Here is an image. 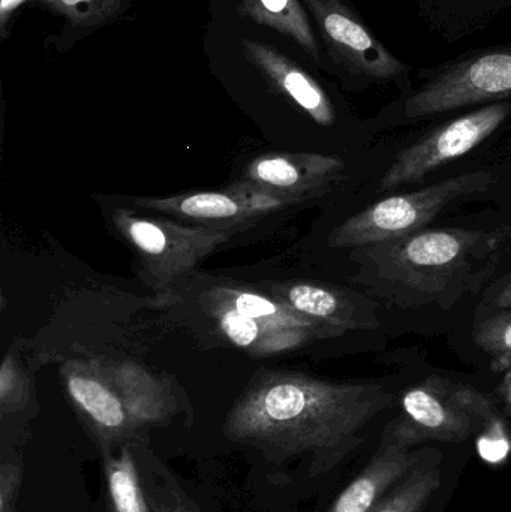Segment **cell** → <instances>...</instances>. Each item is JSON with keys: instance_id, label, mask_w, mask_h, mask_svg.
I'll use <instances>...</instances> for the list:
<instances>
[{"instance_id": "obj_1", "label": "cell", "mask_w": 511, "mask_h": 512, "mask_svg": "<svg viewBox=\"0 0 511 512\" xmlns=\"http://www.w3.org/2000/svg\"><path fill=\"white\" fill-rule=\"evenodd\" d=\"M395 396L369 382H332L260 370L225 418L228 441L255 454L276 486L323 477L363 442Z\"/></svg>"}, {"instance_id": "obj_2", "label": "cell", "mask_w": 511, "mask_h": 512, "mask_svg": "<svg viewBox=\"0 0 511 512\" xmlns=\"http://www.w3.org/2000/svg\"><path fill=\"white\" fill-rule=\"evenodd\" d=\"M492 174L486 171L461 174L429 188L386 198L366 207L333 230L332 248H363L392 242L416 234L432 222L444 207L465 195L485 191Z\"/></svg>"}, {"instance_id": "obj_3", "label": "cell", "mask_w": 511, "mask_h": 512, "mask_svg": "<svg viewBox=\"0 0 511 512\" xmlns=\"http://www.w3.org/2000/svg\"><path fill=\"white\" fill-rule=\"evenodd\" d=\"M498 236L483 231L437 230L411 234L377 245L378 265L390 279L432 291L462 270L468 259L495 245Z\"/></svg>"}, {"instance_id": "obj_4", "label": "cell", "mask_w": 511, "mask_h": 512, "mask_svg": "<svg viewBox=\"0 0 511 512\" xmlns=\"http://www.w3.org/2000/svg\"><path fill=\"white\" fill-rule=\"evenodd\" d=\"M114 224L138 252L156 288H168L228 240L230 230L189 228L117 212Z\"/></svg>"}, {"instance_id": "obj_5", "label": "cell", "mask_w": 511, "mask_h": 512, "mask_svg": "<svg viewBox=\"0 0 511 512\" xmlns=\"http://www.w3.org/2000/svg\"><path fill=\"white\" fill-rule=\"evenodd\" d=\"M510 113L509 102H497L440 126L396 156L381 179L378 191L393 192L401 186L420 182L435 168L462 158L488 140Z\"/></svg>"}, {"instance_id": "obj_6", "label": "cell", "mask_w": 511, "mask_h": 512, "mask_svg": "<svg viewBox=\"0 0 511 512\" xmlns=\"http://www.w3.org/2000/svg\"><path fill=\"white\" fill-rule=\"evenodd\" d=\"M506 98H511V48L453 66L408 99L405 116L417 119Z\"/></svg>"}, {"instance_id": "obj_7", "label": "cell", "mask_w": 511, "mask_h": 512, "mask_svg": "<svg viewBox=\"0 0 511 512\" xmlns=\"http://www.w3.org/2000/svg\"><path fill=\"white\" fill-rule=\"evenodd\" d=\"M62 376L69 399L92 432L101 453L117 451L144 435L132 423L104 361H69L62 369Z\"/></svg>"}, {"instance_id": "obj_8", "label": "cell", "mask_w": 511, "mask_h": 512, "mask_svg": "<svg viewBox=\"0 0 511 512\" xmlns=\"http://www.w3.org/2000/svg\"><path fill=\"white\" fill-rule=\"evenodd\" d=\"M344 170V161L336 156L300 153L255 159L245 176L246 185L291 206L326 192Z\"/></svg>"}, {"instance_id": "obj_9", "label": "cell", "mask_w": 511, "mask_h": 512, "mask_svg": "<svg viewBox=\"0 0 511 512\" xmlns=\"http://www.w3.org/2000/svg\"><path fill=\"white\" fill-rule=\"evenodd\" d=\"M477 424L450 397V382L426 379L405 393L402 415L389 429L417 445L425 441L464 442Z\"/></svg>"}, {"instance_id": "obj_10", "label": "cell", "mask_w": 511, "mask_h": 512, "mask_svg": "<svg viewBox=\"0 0 511 512\" xmlns=\"http://www.w3.org/2000/svg\"><path fill=\"white\" fill-rule=\"evenodd\" d=\"M135 204L183 221L221 230H230L231 225L285 207L282 201L257 191L246 183L233 186L230 191L227 189L221 192H194L168 198H143L135 201Z\"/></svg>"}, {"instance_id": "obj_11", "label": "cell", "mask_w": 511, "mask_h": 512, "mask_svg": "<svg viewBox=\"0 0 511 512\" xmlns=\"http://www.w3.org/2000/svg\"><path fill=\"white\" fill-rule=\"evenodd\" d=\"M336 53L354 71L378 80L404 74L405 66L389 53L356 15L339 0H308Z\"/></svg>"}, {"instance_id": "obj_12", "label": "cell", "mask_w": 511, "mask_h": 512, "mask_svg": "<svg viewBox=\"0 0 511 512\" xmlns=\"http://www.w3.org/2000/svg\"><path fill=\"white\" fill-rule=\"evenodd\" d=\"M414 445L393 430L384 433L380 451L348 484L327 512H372L414 468Z\"/></svg>"}, {"instance_id": "obj_13", "label": "cell", "mask_w": 511, "mask_h": 512, "mask_svg": "<svg viewBox=\"0 0 511 512\" xmlns=\"http://www.w3.org/2000/svg\"><path fill=\"white\" fill-rule=\"evenodd\" d=\"M105 369L140 432L153 426H167L179 414V397L168 382L135 363H105Z\"/></svg>"}, {"instance_id": "obj_14", "label": "cell", "mask_w": 511, "mask_h": 512, "mask_svg": "<svg viewBox=\"0 0 511 512\" xmlns=\"http://www.w3.org/2000/svg\"><path fill=\"white\" fill-rule=\"evenodd\" d=\"M210 313L218 321L219 328L228 340L257 357L281 354L320 339L311 333H282L237 312L221 298L209 294Z\"/></svg>"}, {"instance_id": "obj_15", "label": "cell", "mask_w": 511, "mask_h": 512, "mask_svg": "<svg viewBox=\"0 0 511 512\" xmlns=\"http://www.w3.org/2000/svg\"><path fill=\"white\" fill-rule=\"evenodd\" d=\"M246 50L272 78L273 83L278 84L315 122L332 125L335 120L332 104L323 89L306 72L294 66L281 54L270 50L267 45L246 42Z\"/></svg>"}, {"instance_id": "obj_16", "label": "cell", "mask_w": 511, "mask_h": 512, "mask_svg": "<svg viewBox=\"0 0 511 512\" xmlns=\"http://www.w3.org/2000/svg\"><path fill=\"white\" fill-rule=\"evenodd\" d=\"M275 297L302 315L332 325L336 330H357L366 327L365 316L357 312L353 301L341 292L314 283H281L276 286Z\"/></svg>"}, {"instance_id": "obj_17", "label": "cell", "mask_w": 511, "mask_h": 512, "mask_svg": "<svg viewBox=\"0 0 511 512\" xmlns=\"http://www.w3.org/2000/svg\"><path fill=\"white\" fill-rule=\"evenodd\" d=\"M131 448L152 512H206L168 466L156 457L144 435L132 442Z\"/></svg>"}, {"instance_id": "obj_18", "label": "cell", "mask_w": 511, "mask_h": 512, "mask_svg": "<svg viewBox=\"0 0 511 512\" xmlns=\"http://www.w3.org/2000/svg\"><path fill=\"white\" fill-rule=\"evenodd\" d=\"M108 512H152L144 495L131 444L101 453Z\"/></svg>"}, {"instance_id": "obj_19", "label": "cell", "mask_w": 511, "mask_h": 512, "mask_svg": "<svg viewBox=\"0 0 511 512\" xmlns=\"http://www.w3.org/2000/svg\"><path fill=\"white\" fill-rule=\"evenodd\" d=\"M242 9L257 23L293 36L308 53L318 56L317 41L297 0H243Z\"/></svg>"}, {"instance_id": "obj_20", "label": "cell", "mask_w": 511, "mask_h": 512, "mask_svg": "<svg viewBox=\"0 0 511 512\" xmlns=\"http://www.w3.org/2000/svg\"><path fill=\"white\" fill-rule=\"evenodd\" d=\"M440 486L438 466L413 468L372 512H422Z\"/></svg>"}, {"instance_id": "obj_21", "label": "cell", "mask_w": 511, "mask_h": 512, "mask_svg": "<svg viewBox=\"0 0 511 512\" xmlns=\"http://www.w3.org/2000/svg\"><path fill=\"white\" fill-rule=\"evenodd\" d=\"M450 397L456 405L461 406L464 411L473 417L477 426H482L486 432L488 441H498L504 450L509 448L507 442L506 426L504 421L501 420L497 408L494 403L483 396L479 391L465 385L450 384Z\"/></svg>"}, {"instance_id": "obj_22", "label": "cell", "mask_w": 511, "mask_h": 512, "mask_svg": "<svg viewBox=\"0 0 511 512\" xmlns=\"http://www.w3.org/2000/svg\"><path fill=\"white\" fill-rule=\"evenodd\" d=\"M474 343L492 357V369H511V313L483 319L476 325Z\"/></svg>"}, {"instance_id": "obj_23", "label": "cell", "mask_w": 511, "mask_h": 512, "mask_svg": "<svg viewBox=\"0 0 511 512\" xmlns=\"http://www.w3.org/2000/svg\"><path fill=\"white\" fill-rule=\"evenodd\" d=\"M29 394L26 379L6 358L0 376V409L3 417L24 411L29 403Z\"/></svg>"}, {"instance_id": "obj_24", "label": "cell", "mask_w": 511, "mask_h": 512, "mask_svg": "<svg viewBox=\"0 0 511 512\" xmlns=\"http://www.w3.org/2000/svg\"><path fill=\"white\" fill-rule=\"evenodd\" d=\"M23 477L24 466L20 454H5L0 463V512H15Z\"/></svg>"}, {"instance_id": "obj_25", "label": "cell", "mask_w": 511, "mask_h": 512, "mask_svg": "<svg viewBox=\"0 0 511 512\" xmlns=\"http://www.w3.org/2000/svg\"><path fill=\"white\" fill-rule=\"evenodd\" d=\"M60 11L71 15L75 20H87L95 17L99 11H104L108 0H51Z\"/></svg>"}, {"instance_id": "obj_26", "label": "cell", "mask_w": 511, "mask_h": 512, "mask_svg": "<svg viewBox=\"0 0 511 512\" xmlns=\"http://www.w3.org/2000/svg\"><path fill=\"white\" fill-rule=\"evenodd\" d=\"M23 2H26V0H2V2H0V20H2V26H5L8 15Z\"/></svg>"}, {"instance_id": "obj_27", "label": "cell", "mask_w": 511, "mask_h": 512, "mask_svg": "<svg viewBox=\"0 0 511 512\" xmlns=\"http://www.w3.org/2000/svg\"><path fill=\"white\" fill-rule=\"evenodd\" d=\"M500 394L503 397L504 403L511 409V369L504 376L503 382H501Z\"/></svg>"}, {"instance_id": "obj_28", "label": "cell", "mask_w": 511, "mask_h": 512, "mask_svg": "<svg viewBox=\"0 0 511 512\" xmlns=\"http://www.w3.org/2000/svg\"><path fill=\"white\" fill-rule=\"evenodd\" d=\"M495 306L498 307H511V282L507 283L503 289H501L500 294L495 298Z\"/></svg>"}]
</instances>
